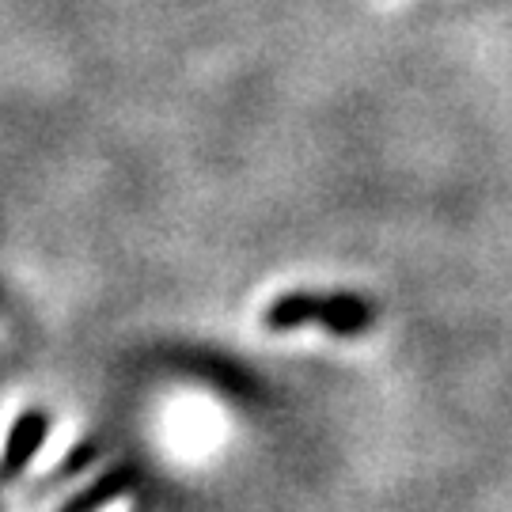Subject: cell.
Returning <instances> with one entry per match:
<instances>
[{
  "mask_svg": "<svg viewBox=\"0 0 512 512\" xmlns=\"http://www.w3.org/2000/svg\"><path fill=\"white\" fill-rule=\"evenodd\" d=\"M300 327H323L338 338L346 334H361L372 327V308L361 296L346 293H289L277 296L266 308V330H300Z\"/></svg>",
  "mask_w": 512,
  "mask_h": 512,
  "instance_id": "1",
  "label": "cell"
},
{
  "mask_svg": "<svg viewBox=\"0 0 512 512\" xmlns=\"http://www.w3.org/2000/svg\"><path fill=\"white\" fill-rule=\"evenodd\" d=\"M99 512H129V505H126V497H114L110 505H103Z\"/></svg>",
  "mask_w": 512,
  "mask_h": 512,
  "instance_id": "3",
  "label": "cell"
},
{
  "mask_svg": "<svg viewBox=\"0 0 512 512\" xmlns=\"http://www.w3.org/2000/svg\"><path fill=\"white\" fill-rule=\"evenodd\" d=\"M50 437V414L46 410H23L12 429H8V440L0 448V471L4 475H16L23 471L31 459L38 456V448Z\"/></svg>",
  "mask_w": 512,
  "mask_h": 512,
  "instance_id": "2",
  "label": "cell"
}]
</instances>
